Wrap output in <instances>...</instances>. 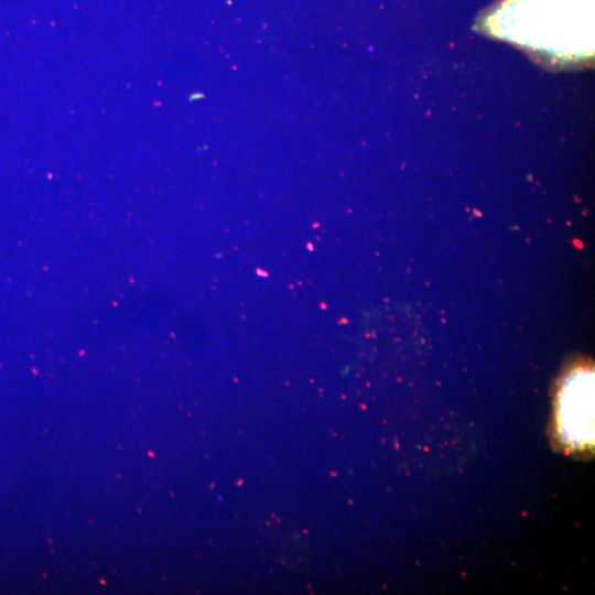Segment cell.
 Returning a JSON list of instances; mask_svg holds the SVG:
<instances>
[{"mask_svg":"<svg viewBox=\"0 0 595 595\" xmlns=\"http://www.w3.org/2000/svg\"><path fill=\"white\" fill-rule=\"evenodd\" d=\"M559 428L564 441L582 447L594 440V372L578 369L565 380L559 399Z\"/></svg>","mask_w":595,"mask_h":595,"instance_id":"2","label":"cell"},{"mask_svg":"<svg viewBox=\"0 0 595 595\" xmlns=\"http://www.w3.org/2000/svg\"><path fill=\"white\" fill-rule=\"evenodd\" d=\"M493 36L554 62L594 54V0H505L482 21Z\"/></svg>","mask_w":595,"mask_h":595,"instance_id":"1","label":"cell"}]
</instances>
